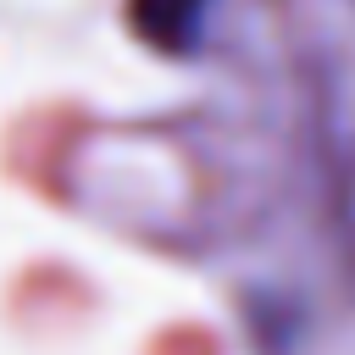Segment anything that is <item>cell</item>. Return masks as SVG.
<instances>
[{
    "label": "cell",
    "instance_id": "1",
    "mask_svg": "<svg viewBox=\"0 0 355 355\" xmlns=\"http://www.w3.org/2000/svg\"><path fill=\"white\" fill-rule=\"evenodd\" d=\"M139 39H150L155 50H194L211 17V0H128Z\"/></svg>",
    "mask_w": 355,
    "mask_h": 355
}]
</instances>
